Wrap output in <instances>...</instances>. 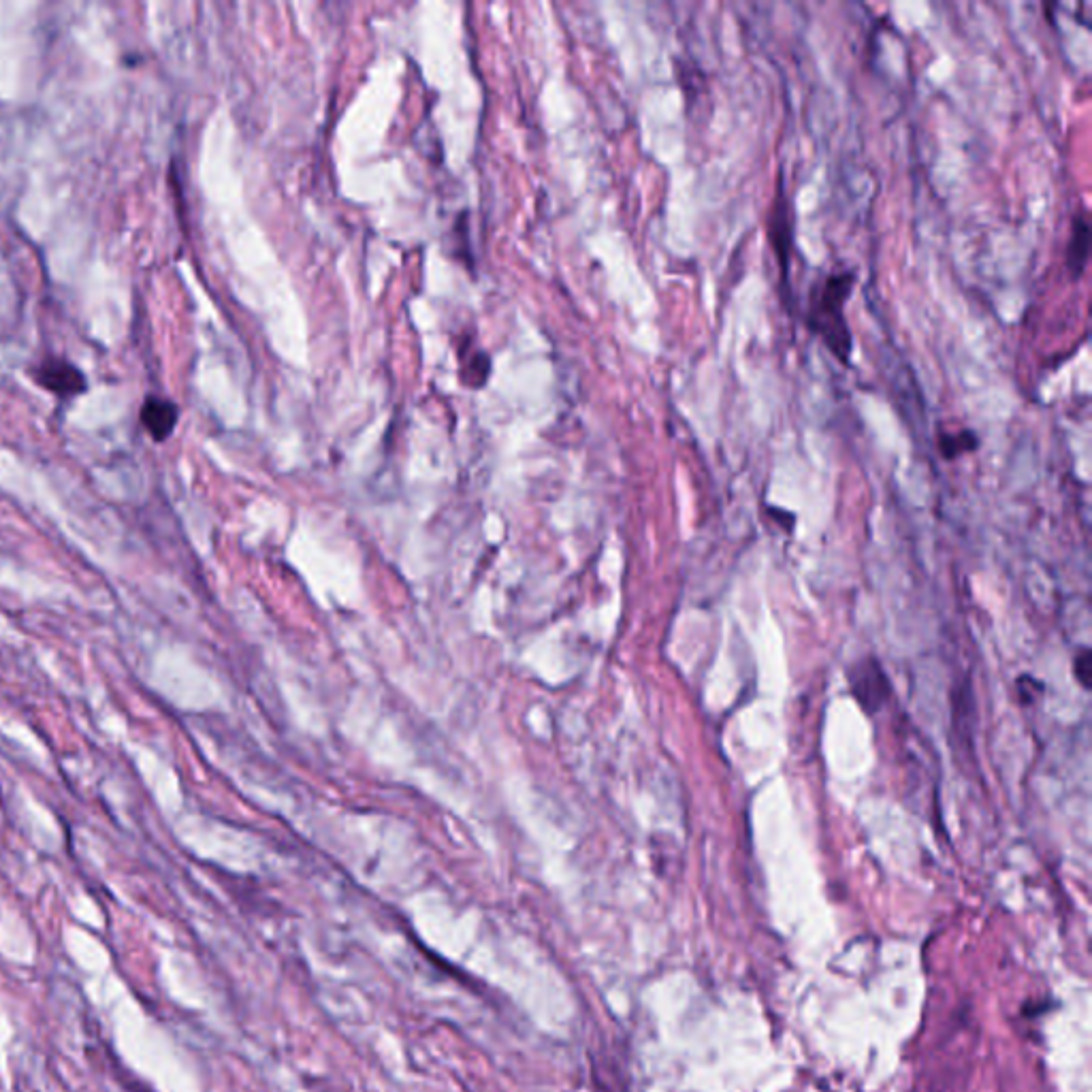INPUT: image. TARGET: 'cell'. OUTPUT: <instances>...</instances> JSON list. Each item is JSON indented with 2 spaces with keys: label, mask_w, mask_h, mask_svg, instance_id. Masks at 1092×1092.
I'll return each mask as SVG.
<instances>
[{
  "label": "cell",
  "mask_w": 1092,
  "mask_h": 1092,
  "mask_svg": "<svg viewBox=\"0 0 1092 1092\" xmlns=\"http://www.w3.org/2000/svg\"><path fill=\"white\" fill-rule=\"evenodd\" d=\"M854 271H832L819 280L813 290L805 322L813 335L843 363L850 365L854 353V335L846 318V304L852 297Z\"/></svg>",
  "instance_id": "cell-1"
},
{
  "label": "cell",
  "mask_w": 1092,
  "mask_h": 1092,
  "mask_svg": "<svg viewBox=\"0 0 1092 1092\" xmlns=\"http://www.w3.org/2000/svg\"><path fill=\"white\" fill-rule=\"evenodd\" d=\"M852 693L866 713H877L890 696V681L875 657H866L852 668Z\"/></svg>",
  "instance_id": "cell-2"
},
{
  "label": "cell",
  "mask_w": 1092,
  "mask_h": 1092,
  "mask_svg": "<svg viewBox=\"0 0 1092 1092\" xmlns=\"http://www.w3.org/2000/svg\"><path fill=\"white\" fill-rule=\"evenodd\" d=\"M31 376L39 386H43L49 393H54L56 397H62V400H69V397H78V395L86 393V389H88L86 376L82 374V371L73 363H69L64 359H56V357H49V359L41 361L31 371Z\"/></svg>",
  "instance_id": "cell-3"
},
{
  "label": "cell",
  "mask_w": 1092,
  "mask_h": 1092,
  "mask_svg": "<svg viewBox=\"0 0 1092 1092\" xmlns=\"http://www.w3.org/2000/svg\"><path fill=\"white\" fill-rule=\"evenodd\" d=\"M791 227L793 225H791V210L787 201V192L779 188L771 216H768V237H771V245L777 255V263L781 269V278L785 280V286L789 280V253H791V243H793Z\"/></svg>",
  "instance_id": "cell-4"
},
{
  "label": "cell",
  "mask_w": 1092,
  "mask_h": 1092,
  "mask_svg": "<svg viewBox=\"0 0 1092 1092\" xmlns=\"http://www.w3.org/2000/svg\"><path fill=\"white\" fill-rule=\"evenodd\" d=\"M139 418H141V425L145 427L147 434H150L154 442H165L171 438L173 431H176V425L180 420V408L176 402L167 400V397L150 395V397H145Z\"/></svg>",
  "instance_id": "cell-5"
},
{
  "label": "cell",
  "mask_w": 1092,
  "mask_h": 1092,
  "mask_svg": "<svg viewBox=\"0 0 1092 1092\" xmlns=\"http://www.w3.org/2000/svg\"><path fill=\"white\" fill-rule=\"evenodd\" d=\"M1088 255H1090V222L1086 214L1082 212L1080 216L1074 218L1070 243H1066V269L1072 271L1074 278H1080L1084 273L1088 265Z\"/></svg>",
  "instance_id": "cell-6"
},
{
  "label": "cell",
  "mask_w": 1092,
  "mask_h": 1092,
  "mask_svg": "<svg viewBox=\"0 0 1092 1092\" xmlns=\"http://www.w3.org/2000/svg\"><path fill=\"white\" fill-rule=\"evenodd\" d=\"M977 444H980V440H977L975 431H971V429L943 434L939 438V449H941V453L946 459H954V457H960L964 453H971V451L977 449Z\"/></svg>",
  "instance_id": "cell-7"
},
{
  "label": "cell",
  "mask_w": 1092,
  "mask_h": 1092,
  "mask_svg": "<svg viewBox=\"0 0 1092 1092\" xmlns=\"http://www.w3.org/2000/svg\"><path fill=\"white\" fill-rule=\"evenodd\" d=\"M1074 673H1076L1078 681L1082 683V687L1088 689V687H1090V681H1088V679H1090V675H1092V657H1090V651L1084 649V651L1076 657V662H1074Z\"/></svg>",
  "instance_id": "cell-8"
}]
</instances>
